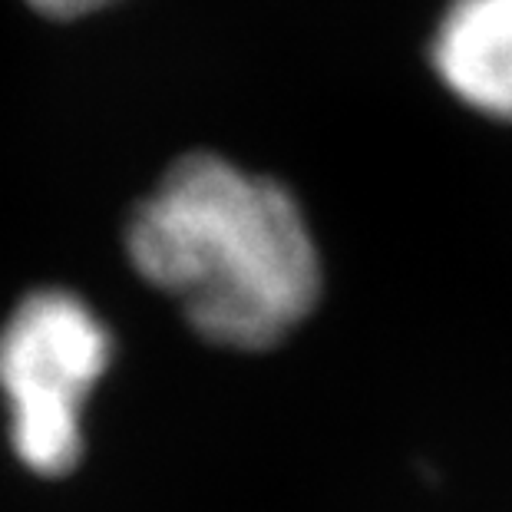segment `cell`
<instances>
[{"instance_id": "obj_1", "label": "cell", "mask_w": 512, "mask_h": 512, "mask_svg": "<svg viewBox=\"0 0 512 512\" xmlns=\"http://www.w3.org/2000/svg\"><path fill=\"white\" fill-rule=\"evenodd\" d=\"M126 252L205 341L281 344L321 298V255L281 182L215 152L172 162L126 225Z\"/></svg>"}, {"instance_id": "obj_2", "label": "cell", "mask_w": 512, "mask_h": 512, "mask_svg": "<svg viewBox=\"0 0 512 512\" xmlns=\"http://www.w3.org/2000/svg\"><path fill=\"white\" fill-rule=\"evenodd\" d=\"M113 361V334L90 304L63 288H40L0 331V394L10 443L40 476L80 463L83 410Z\"/></svg>"}, {"instance_id": "obj_3", "label": "cell", "mask_w": 512, "mask_h": 512, "mask_svg": "<svg viewBox=\"0 0 512 512\" xmlns=\"http://www.w3.org/2000/svg\"><path fill=\"white\" fill-rule=\"evenodd\" d=\"M427 57L466 110L512 123V0H446Z\"/></svg>"}, {"instance_id": "obj_4", "label": "cell", "mask_w": 512, "mask_h": 512, "mask_svg": "<svg viewBox=\"0 0 512 512\" xmlns=\"http://www.w3.org/2000/svg\"><path fill=\"white\" fill-rule=\"evenodd\" d=\"M24 4L50 20H80L90 14H100V10H110L119 0H24Z\"/></svg>"}]
</instances>
